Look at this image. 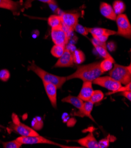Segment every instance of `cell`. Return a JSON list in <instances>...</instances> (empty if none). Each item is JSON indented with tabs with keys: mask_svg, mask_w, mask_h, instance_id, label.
<instances>
[{
	"mask_svg": "<svg viewBox=\"0 0 131 148\" xmlns=\"http://www.w3.org/2000/svg\"><path fill=\"white\" fill-rule=\"evenodd\" d=\"M104 97V94L102 92H101L99 90H94L90 100L95 104V103H99L100 101L102 100Z\"/></svg>",
	"mask_w": 131,
	"mask_h": 148,
	"instance_id": "24",
	"label": "cell"
},
{
	"mask_svg": "<svg viewBox=\"0 0 131 148\" xmlns=\"http://www.w3.org/2000/svg\"><path fill=\"white\" fill-rule=\"evenodd\" d=\"M0 127H3V128H4V127H3L1 125H0Z\"/></svg>",
	"mask_w": 131,
	"mask_h": 148,
	"instance_id": "34",
	"label": "cell"
},
{
	"mask_svg": "<svg viewBox=\"0 0 131 148\" xmlns=\"http://www.w3.org/2000/svg\"><path fill=\"white\" fill-rule=\"evenodd\" d=\"M100 12L104 17L112 21H115L117 16V15L115 13L112 7L106 3H100Z\"/></svg>",
	"mask_w": 131,
	"mask_h": 148,
	"instance_id": "16",
	"label": "cell"
},
{
	"mask_svg": "<svg viewBox=\"0 0 131 148\" xmlns=\"http://www.w3.org/2000/svg\"><path fill=\"white\" fill-rule=\"evenodd\" d=\"M24 6L22 0L14 1L12 0H0V8L11 11L14 14H19L21 8Z\"/></svg>",
	"mask_w": 131,
	"mask_h": 148,
	"instance_id": "11",
	"label": "cell"
},
{
	"mask_svg": "<svg viewBox=\"0 0 131 148\" xmlns=\"http://www.w3.org/2000/svg\"><path fill=\"white\" fill-rule=\"evenodd\" d=\"M89 32L92 34L93 38L105 42L110 36L117 34L115 31L103 28H89Z\"/></svg>",
	"mask_w": 131,
	"mask_h": 148,
	"instance_id": "10",
	"label": "cell"
},
{
	"mask_svg": "<svg viewBox=\"0 0 131 148\" xmlns=\"http://www.w3.org/2000/svg\"><path fill=\"white\" fill-rule=\"evenodd\" d=\"M12 122L10 123L9 128L11 130L17 132L18 134L20 135L21 136L39 135V134L34 129L21 122L18 116L16 114H12Z\"/></svg>",
	"mask_w": 131,
	"mask_h": 148,
	"instance_id": "4",
	"label": "cell"
},
{
	"mask_svg": "<svg viewBox=\"0 0 131 148\" xmlns=\"http://www.w3.org/2000/svg\"><path fill=\"white\" fill-rule=\"evenodd\" d=\"M34 1H35V0H26V1L24 4V8L25 9L30 8L32 5V3ZM38 1L48 4H52L53 3V0H38Z\"/></svg>",
	"mask_w": 131,
	"mask_h": 148,
	"instance_id": "29",
	"label": "cell"
},
{
	"mask_svg": "<svg viewBox=\"0 0 131 148\" xmlns=\"http://www.w3.org/2000/svg\"><path fill=\"white\" fill-rule=\"evenodd\" d=\"M95 84L104 87L111 92H113L122 87V84L110 76H99L92 82Z\"/></svg>",
	"mask_w": 131,
	"mask_h": 148,
	"instance_id": "8",
	"label": "cell"
},
{
	"mask_svg": "<svg viewBox=\"0 0 131 148\" xmlns=\"http://www.w3.org/2000/svg\"><path fill=\"white\" fill-rule=\"evenodd\" d=\"M99 63V62H94L78 66L74 73L67 77V80L79 79L83 82H92L104 73L100 69Z\"/></svg>",
	"mask_w": 131,
	"mask_h": 148,
	"instance_id": "1",
	"label": "cell"
},
{
	"mask_svg": "<svg viewBox=\"0 0 131 148\" xmlns=\"http://www.w3.org/2000/svg\"><path fill=\"white\" fill-rule=\"evenodd\" d=\"M72 54V58H73L74 63L80 64L84 62L85 60V56L82 51L80 50H75Z\"/></svg>",
	"mask_w": 131,
	"mask_h": 148,
	"instance_id": "20",
	"label": "cell"
},
{
	"mask_svg": "<svg viewBox=\"0 0 131 148\" xmlns=\"http://www.w3.org/2000/svg\"><path fill=\"white\" fill-rule=\"evenodd\" d=\"M99 148L108 147L109 146V140L108 139H103L98 142Z\"/></svg>",
	"mask_w": 131,
	"mask_h": 148,
	"instance_id": "31",
	"label": "cell"
},
{
	"mask_svg": "<svg viewBox=\"0 0 131 148\" xmlns=\"http://www.w3.org/2000/svg\"><path fill=\"white\" fill-rule=\"evenodd\" d=\"M93 92H94V89L92 88V82H88V81L83 82L81 91L78 97L83 101H88L90 100Z\"/></svg>",
	"mask_w": 131,
	"mask_h": 148,
	"instance_id": "14",
	"label": "cell"
},
{
	"mask_svg": "<svg viewBox=\"0 0 131 148\" xmlns=\"http://www.w3.org/2000/svg\"><path fill=\"white\" fill-rule=\"evenodd\" d=\"M91 42L92 43V44L94 46H100V47H102L105 49H107V44L105 42H102V41H100L94 38H93L92 40H91Z\"/></svg>",
	"mask_w": 131,
	"mask_h": 148,
	"instance_id": "30",
	"label": "cell"
},
{
	"mask_svg": "<svg viewBox=\"0 0 131 148\" xmlns=\"http://www.w3.org/2000/svg\"><path fill=\"white\" fill-rule=\"evenodd\" d=\"M60 16L62 20V27L69 36L70 33L74 30L76 25L78 24L80 15L77 13L63 12Z\"/></svg>",
	"mask_w": 131,
	"mask_h": 148,
	"instance_id": "5",
	"label": "cell"
},
{
	"mask_svg": "<svg viewBox=\"0 0 131 148\" xmlns=\"http://www.w3.org/2000/svg\"><path fill=\"white\" fill-rule=\"evenodd\" d=\"M43 84L52 107L56 109L57 107V87L50 83L43 82Z\"/></svg>",
	"mask_w": 131,
	"mask_h": 148,
	"instance_id": "13",
	"label": "cell"
},
{
	"mask_svg": "<svg viewBox=\"0 0 131 148\" xmlns=\"http://www.w3.org/2000/svg\"><path fill=\"white\" fill-rule=\"evenodd\" d=\"M109 75L121 84L126 85L131 83V67L115 64L112 69L109 71Z\"/></svg>",
	"mask_w": 131,
	"mask_h": 148,
	"instance_id": "3",
	"label": "cell"
},
{
	"mask_svg": "<svg viewBox=\"0 0 131 148\" xmlns=\"http://www.w3.org/2000/svg\"><path fill=\"white\" fill-rule=\"evenodd\" d=\"M115 21L118 27L117 34L130 39L131 37V25L128 17L124 14H121L116 16Z\"/></svg>",
	"mask_w": 131,
	"mask_h": 148,
	"instance_id": "6",
	"label": "cell"
},
{
	"mask_svg": "<svg viewBox=\"0 0 131 148\" xmlns=\"http://www.w3.org/2000/svg\"><path fill=\"white\" fill-rule=\"evenodd\" d=\"M1 143L4 148H20L22 145L17 139L5 142H1Z\"/></svg>",
	"mask_w": 131,
	"mask_h": 148,
	"instance_id": "25",
	"label": "cell"
},
{
	"mask_svg": "<svg viewBox=\"0 0 131 148\" xmlns=\"http://www.w3.org/2000/svg\"><path fill=\"white\" fill-rule=\"evenodd\" d=\"M78 143L82 146L87 148H99L98 142L95 139L92 132L86 136L78 140Z\"/></svg>",
	"mask_w": 131,
	"mask_h": 148,
	"instance_id": "15",
	"label": "cell"
},
{
	"mask_svg": "<svg viewBox=\"0 0 131 148\" xmlns=\"http://www.w3.org/2000/svg\"><path fill=\"white\" fill-rule=\"evenodd\" d=\"M94 105V103L91 101L90 100L84 101L82 110L80 112H78L80 114V116H87L89 118H90V119L94 121L92 116H91V112L92 111Z\"/></svg>",
	"mask_w": 131,
	"mask_h": 148,
	"instance_id": "18",
	"label": "cell"
},
{
	"mask_svg": "<svg viewBox=\"0 0 131 148\" xmlns=\"http://www.w3.org/2000/svg\"><path fill=\"white\" fill-rule=\"evenodd\" d=\"M115 63V60L113 58H105L103 61L99 63L100 68L104 73L110 71Z\"/></svg>",
	"mask_w": 131,
	"mask_h": 148,
	"instance_id": "19",
	"label": "cell"
},
{
	"mask_svg": "<svg viewBox=\"0 0 131 148\" xmlns=\"http://www.w3.org/2000/svg\"><path fill=\"white\" fill-rule=\"evenodd\" d=\"M28 70L35 73L42 80V82L52 83L54 84L57 88H61L63 84L67 81V77H61L52 75L38 67L34 62L28 66Z\"/></svg>",
	"mask_w": 131,
	"mask_h": 148,
	"instance_id": "2",
	"label": "cell"
},
{
	"mask_svg": "<svg viewBox=\"0 0 131 148\" xmlns=\"http://www.w3.org/2000/svg\"><path fill=\"white\" fill-rule=\"evenodd\" d=\"M52 40L56 45L66 46L69 40V36L64 30L62 26L52 28L51 29Z\"/></svg>",
	"mask_w": 131,
	"mask_h": 148,
	"instance_id": "7",
	"label": "cell"
},
{
	"mask_svg": "<svg viewBox=\"0 0 131 148\" xmlns=\"http://www.w3.org/2000/svg\"><path fill=\"white\" fill-rule=\"evenodd\" d=\"M48 23L51 28L62 26V20L60 16L58 15H52L48 19Z\"/></svg>",
	"mask_w": 131,
	"mask_h": 148,
	"instance_id": "21",
	"label": "cell"
},
{
	"mask_svg": "<svg viewBox=\"0 0 131 148\" xmlns=\"http://www.w3.org/2000/svg\"><path fill=\"white\" fill-rule=\"evenodd\" d=\"M74 30H75L77 33H79L81 35L84 36H86L87 35H88L90 33V32H89V28L83 27L82 25L79 24H78L76 25Z\"/></svg>",
	"mask_w": 131,
	"mask_h": 148,
	"instance_id": "27",
	"label": "cell"
},
{
	"mask_svg": "<svg viewBox=\"0 0 131 148\" xmlns=\"http://www.w3.org/2000/svg\"><path fill=\"white\" fill-rule=\"evenodd\" d=\"M72 54L68 49H65L62 55L58 58V60L54 65L55 67H68L74 65Z\"/></svg>",
	"mask_w": 131,
	"mask_h": 148,
	"instance_id": "12",
	"label": "cell"
},
{
	"mask_svg": "<svg viewBox=\"0 0 131 148\" xmlns=\"http://www.w3.org/2000/svg\"><path fill=\"white\" fill-rule=\"evenodd\" d=\"M107 48H108L111 51H115L116 49V45H115V42H113L112 41L108 42V44H107Z\"/></svg>",
	"mask_w": 131,
	"mask_h": 148,
	"instance_id": "32",
	"label": "cell"
},
{
	"mask_svg": "<svg viewBox=\"0 0 131 148\" xmlns=\"http://www.w3.org/2000/svg\"><path fill=\"white\" fill-rule=\"evenodd\" d=\"M121 95L126 97L129 101L131 100V91H124L121 93Z\"/></svg>",
	"mask_w": 131,
	"mask_h": 148,
	"instance_id": "33",
	"label": "cell"
},
{
	"mask_svg": "<svg viewBox=\"0 0 131 148\" xmlns=\"http://www.w3.org/2000/svg\"><path fill=\"white\" fill-rule=\"evenodd\" d=\"M22 145H34V144H48L56 146H63L60 144L55 143L44 137L37 136H20L16 139Z\"/></svg>",
	"mask_w": 131,
	"mask_h": 148,
	"instance_id": "9",
	"label": "cell"
},
{
	"mask_svg": "<svg viewBox=\"0 0 131 148\" xmlns=\"http://www.w3.org/2000/svg\"><path fill=\"white\" fill-rule=\"evenodd\" d=\"M61 101L64 103H68L71 104L72 106L75 107L77 109L79 110V112H80L83 108V101L82 100L78 97H75L74 96L69 95L64 98H63Z\"/></svg>",
	"mask_w": 131,
	"mask_h": 148,
	"instance_id": "17",
	"label": "cell"
},
{
	"mask_svg": "<svg viewBox=\"0 0 131 148\" xmlns=\"http://www.w3.org/2000/svg\"><path fill=\"white\" fill-rule=\"evenodd\" d=\"M65 46H60V45H55L52 47L51 50V54L56 58L60 57L64 52Z\"/></svg>",
	"mask_w": 131,
	"mask_h": 148,
	"instance_id": "23",
	"label": "cell"
},
{
	"mask_svg": "<svg viewBox=\"0 0 131 148\" xmlns=\"http://www.w3.org/2000/svg\"><path fill=\"white\" fill-rule=\"evenodd\" d=\"M0 131H1V129H0Z\"/></svg>",
	"mask_w": 131,
	"mask_h": 148,
	"instance_id": "35",
	"label": "cell"
},
{
	"mask_svg": "<svg viewBox=\"0 0 131 148\" xmlns=\"http://www.w3.org/2000/svg\"><path fill=\"white\" fill-rule=\"evenodd\" d=\"M10 77V73L7 69L0 70V80L3 82H7Z\"/></svg>",
	"mask_w": 131,
	"mask_h": 148,
	"instance_id": "28",
	"label": "cell"
},
{
	"mask_svg": "<svg viewBox=\"0 0 131 148\" xmlns=\"http://www.w3.org/2000/svg\"><path fill=\"white\" fill-rule=\"evenodd\" d=\"M113 9L116 15L122 14L126 8L125 3L121 0H116L113 3Z\"/></svg>",
	"mask_w": 131,
	"mask_h": 148,
	"instance_id": "22",
	"label": "cell"
},
{
	"mask_svg": "<svg viewBox=\"0 0 131 148\" xmlns=\"http://www.w3.org/2000/svg\"><path fill=\"white\" fill-rule=\"evenodd\" d=\"M94 47L98 54L104 58H113L111 54L108 52L107 49H105L102 47L98 46H94Z\"/></svg>",
	"mask_w": 131,
	"mask_h": 148,
	"instance_id": "26",
	"label": "cell"
}]
</instances>
